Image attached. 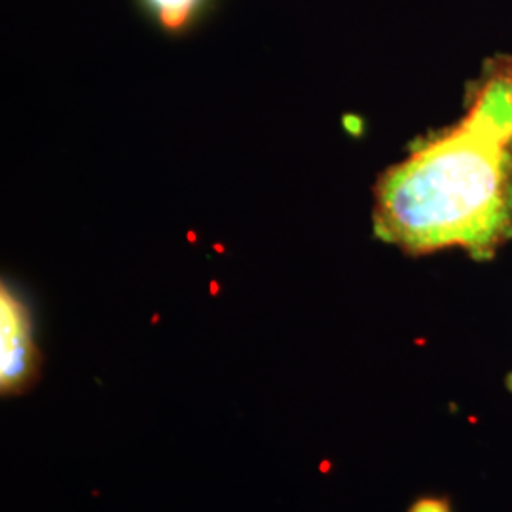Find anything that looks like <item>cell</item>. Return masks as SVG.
Segmentation results:
<instances>
[{
  "mask_svg": "<svg viewBox=\"0 0 512 512\" xmlns=\"http://www.w3.org/2000/svg\"><path fill=\"white\" fill-rule=\"evenodd\" d=\"M408 512H454V507L444 495H423L408 507Z\"/></svg>",
  "mask_w": 512,
  "mask_h": 512,
  "instance_id": "277c9868",
  "label": "cell"
},
{
  "mask_svg": "<svg viewBox=\"0 0 512 512\" xmlns=\"http://www.w3.org/2000/svg\"><path fill=\"white\" fill-rule=\"evenodd\" d=\"M148 12L169 33H181L202 12L205 0H143Z\"/></svg>",
  "mask_w": 512,
  "mask_h": 512,
  "instance_id": "3957f363",
  "label": "cell"
},
{
  "mask_svg": "<svg viewBox=\"0 0 512 512\" xmlns=\"http://www.w3.org/2000/svg\"><path fill=\"white\" fill-rule=\"evenodd\" d=\"M38 355L27 306L6 285L0 291V389L14 395L37 378Z\"/></svg>",
  "mask_w": 512,
  "mask_h": 512,
  "instance_id": "7a4b0ae2",
  "label": "cell"
},
{
  "mask_svg": "<svg viewBox=\"0 0 512 512\" xmlns=\"http://www.w3.org/2000/svg\"><path fill=\"white\" fill-rule=\"evenodd\" d=\"M505 387H507L509 393H512V368L507 372V376H505Z\"/></svg>",
  "mask_w": 512,
  "mask_h": 512,
  "instance_id": "5b68a950",
  "label": "cell"
},
{
  "mask_svg": "<svg viewBox=\"0 0 512 512\" xmlns=\"http://www.w3.org/2000/svg\"><path fill=\"white\" fill-rule=\"evenodd\" d=\"M376 238L406 255L492 260L512 239V129L478 101L374 184Z\"/></svg>",
  "mask_w": 512,
  "mask_h": 512,
  "instance_id": "6da1fadb",
  "label": "cell"
}]
</instances>
